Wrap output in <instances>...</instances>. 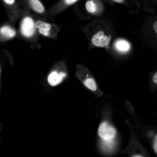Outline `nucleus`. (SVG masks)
<instances>
[{
    "mask_svg": "<svg viewBox=\"0 0 157 157\" xmlns=\"http://www.w3.org/2000/svg\"><path fill=\"white\" fill-rule=\"evenodd\" d=\"M35 25V27L41 31L50 32L51 27L50 24L42 21H37Z\"/></svg>",
    "mask_w": 157,
    "mask_h": 157,
    "instance_id": "8",
    "label": "nucleus"
},
{
    "mask_svg": "<svg viewBox=\"0 0 157 157\" xmlns=\"http://www.w3.org/2000/svg\"><path fill=\"white\" fill-rule=\"evenodd\" d=\"M85 7L87 11L90 13H94L96 11V6L94 2L91 0L87 1L85 3Z\"/></svg>",
    "mask_w": 157,
    "mask_h": 157,
    "instance_id": "11",
    "label": "nucleus"
},
{
    "mask_svg": "<svg viewBox=\"0 0 157 157\" xmlns=\"http://www.w3.org/2000/svg\"><path fill=\"white\" fill-rule=\"evenodd\" d=\"M110 39L109 37L105 35L104 32L101 31L93 35L91 42L92 44L96 47H104L108 45Z\"/></svg>",
    "mask_w": 157,
    "mask_h": 157,
    "instance_id": "5",
    "label": "nucleus"
},
{
    "mask_svg": "<svg viewBox=\"0 0 157 157\" xmlns=\"http://www.w3.org/2000/svg\"><path fill=\"white\" fill-rule=\"evenodd\" d=\"M154 148L155 151L157 153V136L156 135L155 138Z\"/></svg>",
    "mask_w": 157,
    "mask_h": 157,
    "instance_id": "14",
    "label": "nucleus"
},
{
    "mask_svg": "<svg viewBox=\"0 0 157 157\" xmlns=\"http://www.w3.org/2000/svg\"><path fill=\"white\" fill-rule=\"evenodd\" d=\"M5 3L8 5H13L15 2V0H3Z\"/></svg>",
    "mask_w": 157,
    "mask_h": 157,
    "instance_id": "12",
    "label": "nucleus"
},
{
    "mask_svg": "<svg viewBox=\"0 0 157 157\" xmlns=\"http://www.w3.org/2000/svg\"><path fill=\"white\" fill-rule=\"evenodd\" d=\"M116 46L117 49L122 51H127L129 48V45L128 43L124 40L118 41L116 43Z\"/></svg>",
    "mask_w": 157,
    "mask_h": 157,
    "instance_id": "9",
    "label": "nucleus"
},
{
    "mask_svg": "<svg viewBox=\"0 0 157 157\" xmlns=\"http://www.w3.org/2000/svg\"><path fill=\"white\" fill-rule=\"evenodd\" d=\"M157 72H156L153 75V79L154 82L156 84H157Z\"/></svg>",
    "mask_w": 157,
    "mask_h": 157,
    "instance_id": "15",
    "label": "nucleus"
},
{
    "mask_svg": "<svg viewBox=\"0 0 157 157\" xmlns=\"http://www.w3.org/2000/svg\"><path fill=\"white\" fill-rule=\"evenodd\" d=\"M76 67L75 75L83 86L95 94H101V91L88 69L82 64H77Z\"/></svg>",
    "mask_w": 157,
    "mask_h": 157,
    "instance_id": "1",
    "label": "nucleus"
},
{
    "mask_svg": "<svg viewBox=\"0 0 157 157\" xmlns=\"http://www.w3.org/2000/svg\"><path fill=\"white\" fill-rule=\"evenodd\" d=\"M56 68L49 75L47 81L51 86H55L63 82L68 76L67 67L65 62L62 60L58 62Z\"/></svg>",
    "mask_w": 157,
    "mask_h": 157,
    "instance_id": "2",
    "label": "nucleus"
},
{
    "mask_svg": "<svg viewBox=\"0 0 157 157\" xmlns=\"http://www.w3.org/2000/svg\"><path fill=\"white\" fill-rule=\"evenodd\" d=\"M16 31L10 26L3 25L0 28V39L11 38L16 35Z\"/></svg>",
    "mask_w": 157,
    "mask_h": 157,
    "instance_id": "6",
    "label": "nucleus"
},
{
    "mask_svg": "<svg viewBox=\"0 0 157 157\" xmlns=\"http://www.w3.org/2000/svg\"><path fill=\"white\" fill-rule=\"evenodd\" d=\"M1 66H0V76L1 74Z\"/></svg>",
    "mask_w": 157,
    "mask_h": 157,
    "instance_id": "19",
    "label": "nucleus"
},
{
    "mask_svg": "<svg viewBox=\"0 0 157 157\" xmlns=\"http://www.w3.org/2000/svg\"><path fill=\"white\" fill-rule=\"evenodd\" d=\"M35 25L33 19L27 17L23 20L20 26L22 33L25 37L29 38L32 36L35 30Z\"/></svg>",
    "mask_w": 157,
    "mask_h": 157,
    "instance_id": "4",
    "label": "nucleus"
},
{
    "mask_svg": "<svg viewBox=\"0 0 157 157\" xmlns=\"http://www.w3.org/2000/svg\"><path fill=\"white\" fill-rule=\"evenodd\" d=\"M102 149L107 151H110L114 147L115 143L113 140H102L101 143Z\"/></svg>",
    "mask_w": 157,
    "mask_h": 157,
    "instance_id": "10",
    "label": "nucleus"
},
{
    "mask_svg": "<svg viewBox=\"0 0 157 157\" xmlns=\"http://www.w3.org/2000/svg\"><path fill=\"white\" fill-rule=\"evenodd\" d=\"M98 132L102 140L104 141L113 140L116 134L114 128L106 122L100 125Z\"/></svg>",
    "mask_w": 157,
    "mask_h": 157,
    "instance_id": "3",
    "label": "nucleus"
},
{
    "mask_svg": "<svg viewBox=\"0 0 157 157\" xmlns=\"http://www.w3.org/2000/svg\"><path fill=\"white\" fill-rule=\"evenodd\" d=\"M29 3L34 10L39 13H42L44 11V8L39 0H29Z\"/></svg>",
    "mask_w": 157,
    "mask_h": 157,
    "instance_id": "7",
    "label": "nucleus"
},
{
    "mask_svg": "<svg viewBox=\"0 0 157 157\" xmlns=\"http://www.w3.org/2000/svg\"><path fill=\"white\" fill-rule=\"evenodd\" d=\"M157 21H156L154 24V26H154V29L156 32V33H157Z\"/></svg>",
    "mask_w": 157,
    "mask_h": 157,
    "instance_id": "16",
    "label": "nucleus"
},
{
    "mask_svg": "<svg viewBox=\"0 0 157 157\" xmlns=\"http://www.w3.org/2000/svg\"><path fill=\"white\" fill-rule=\"evenodd\" d=\"M115 2L118 3H121L124 0H113Z\"/></svg>",
    "mask_w": 157,
    "mask_h": 157,
    "instance_id": "17",
    "label": "nucleus"
},
{
    "mask_svg": "<svg viewBox=\"0 0 157 157\" xmlns=\"http://www.w3.org/2000/svg\"><path fill=\"white\" fill-rule=\"evenodd\" d=\"M77 0H65V2L67 5H71L76 2Z\"/></svg>",
    "mask_w": 157,
    "mask_h": 157,
    "instance_id": "13",
    "label": "nucleus"
},
{
    "mask_svg": "<svg viewBox=\"0 0 157 157\" xmlns=\"http://www.w3.org/2000/svg\"><path fill=\"white\" fill-rule=\"evenodd\" d=\"M142 156H141L139 155H136L133 156V157H142Z\"/></svg>",
    "mask_w": 157,
    "mask_h": 157,
    "instance_id": "18",
    "label": "nucleus"
}]
</instances>
